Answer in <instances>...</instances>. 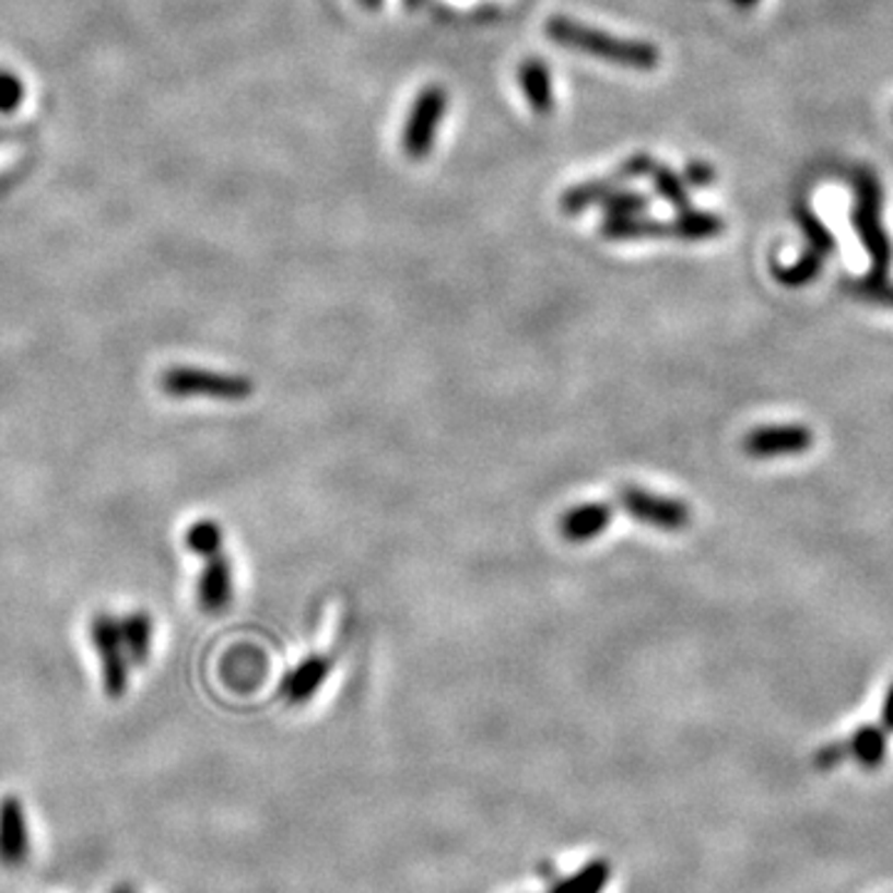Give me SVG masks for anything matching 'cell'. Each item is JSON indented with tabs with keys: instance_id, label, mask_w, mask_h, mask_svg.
<instances>
[{
	"instance_id": "27",
	"label": "cell",
	"mask_w": 893,
	"mask_h": 893,
	"mask_svg": "<svg viewBox=\"0 0 893 893\" xmlns=\"http://www.w3.org/2000/svg\"><path fill=\"white\" fill-rule=\"evenodd\" d=\"M653 167H656V164H653L648 154H638V156H631V160L623 164L619 174L623 179H633V177H641V174H650Z\"/></svg>"
},
{
	"instance_id": "13",
	"label": "cell",
	"mask_w": 893,
	"mask_h": 893,
	"mask_svg": "<svg viewBox=\"0 0 893 893\" xmlns=\"http://www.w3.org/2000/svg\"><path fill=\"white\" fill-rule=\"evenodd\" d=\"M601 234L609 242H646V238H668L670 226L646 216H609L603 221Z\"/></svg>"
},
{
	"instance_id": "21",
	"label": "cell",
	"mask_w": 893,
	"mask_h": 893,
	"mask_svg": "<svg viewBox=\"0 0 893 893\" xmlns=\"http://www.w3.org/2000/svg\"><path fill=\"white\" fill-rule=\"evenodd\" d=\"M797 221L799 226H802V232L807 236V248H814L822 256H829L832 251H836V238L832 236V232L822 224V219H819L812 209L809 207H797Z\"/></svg>"
},
{
	"instance_id": "7",
	"label": "cell",
	"mask_w": 893,
	"mask_h": 893,
	"mask_svg": "<svg viewBox=\"0 0 893 893\" xmlns=\"http://www.w3.org/2000/svg\"><path fill=\"white\" fill-rule=\"evenodd\" d=\"M814 435L812 430L799 425H762L750 430L742 439L744 455L754 459H772L785 455H802L812 449Z\"/></svg>"
},
{
	"instance_id": "9",
	"label": "cell",
	"mask_w": 893,
	"mask_h": 893,
	"mask_svg": "<svg viewBox=\"0 0 893 893\" xmlns=\"http://www.w3.org/2000/svg\"><path fill=\"white\" fill-rule=\"evenodd\" d=\"M613 521V502H586L571 506L559 519V531L568 544H591Z\"/></svg>"
},
{
	"instance_id": "19",
	"label": "cell",
	"mask_w": 893,
	"mask_h": 893,
	"mask_svg": "<svg viewBox=\"0 0 893 893\" xmlns=\"http://www.w3.org/2000/svg\"><path fill=\"white\" fill-rule=\"evenodd\" d=\"M824 259L814 248H807L802 254V259L795 261L791 266H779V263H772V273H775V279L782 285H789V289H799V285H807L812 283L819 273L824 269Z\"/></svg>"
},
{
	"instance_id": "6",
	"label": "cell",
	"mask_w": 893,
	"mask_h": 893,
	"mask_svg": "<svg viewBox=\"0 0 893 893\" xmlns=\"http://www.w3.org/2000/svg\"><path fill=\"white\" fill-rule=\"evenodd\" d=\"M447 113V92L445 87H425L414 99L410 109L408 125H404L402 144L410 160H425L435 146V134L442 125V117Z\"/></svg>"
},
{
	"instance_id": "11",
	"label": "cell",
	"mask_w": 893,
	"mask_h": 893,
	"mask_svg": "<svg viewBox=\"0 0 893 893\" xmlns=\"http://www.w3.org/2000/svg\"><path fill=\"white\" fill-rule=\"evenodd\" d=\"M336 658L330 653H310L306 660H301L281 683V695L289 700L291 705H306L330 675Z\"/></svg>"
},
{
	"instance_id": "16",
	"label": "cell",
	"mask_w": 893,
	"mask_h": 893,
	"mask_svg": "<svg viewBox=\"0 0 893 893\" xmlns=\"http://www.w3.org/2000/svg\"><path fill=\"white\" fill-rule=\"evenodd\" d=\"M725 232L722 216L710 214V211H690L683 209L680 216H675L670 224V236L680 238V242H705Z\"/></svg>"
},
{
	"instance_id": "5",
	"label": "cell",
	"mask_w": 893,
	"mask_h": 893,
	"mask_svg": "<svg viewBox=\"0 0 893 893\" xmlns=\"http://www.w3.org/2000/svg\"><path fill=\"white\" fill-rule=\"evenodd\" d=\"M90 641L95 648L99 666H103V688L105 693L119 700L130 685V656L119 633V619L113 613H95L90 623Z\"/></svg>"
},
{
	"instance_id": "30",
	"label": "cell",
	"mask_w": 893,
	"mask_h": 893,
	"mask_svg": "<svg viewBox=\"0 0 893 893\" xmlns=\"http://www.w3.org/2000/svg\"><path fill=\"white\" fill-rule=\"evenodd\" d=\"M109 893H137V889L132 886V883L122 881V883H115V886L109 889Z\"/></svg>"
},
{
	"instance_id": "14",
	"label": "cell",
	"mask_w": 893,
	"mask_h": 893,
	"mask_svg": "<svg viewBox=\"0 0 893 893\" xmlns=\"http://www.w3.org/2000/svg\"><path fill=\"white\" fill-rule=\"evenodd\" d=\"M119 633H122V643L130 656L132 666H144L152 653V615L146 611H132L119 619Z\"/></svg>"
},
{
	"instance_id": "29",
	"label": "cell",
	"mask_w": 893,
	"mask_h": 893,
	"mask_svg": "<svg viewBox=\"0 0 893 893\" xmlns=\"http://www.w3.org/2000/svg\"><path fill=\"white\" fill-rule=\"evenodd\" d=\"M881 727L886 732H893V683L886 690V697H883L881 705Z\"/></svg>"
},
{
	"instance_id": "17",
	"label": "cell",
	"mask_w": 893,
	"mask_h": 893,
	"mask_svg": "<svg viewBox=\"0 0 893 893\" xmlns=\"http://www.w3.org/2000/svg\"><path fill=\"white\" fill-rule=\"evenodd\" d=\"M611 881V863L606 859H594L571 877L556 881L549 893H603Z\"/></svg>"
},
{
	"instance_id": "31",
	"label": "cell",
	"mask_w": 893,
	"mask_h": 893,
	"mask_svg": "<svg viewBox=\"0 0 893 893\" xmlns=\"http://www.w3.org/2000/svg\"><path fill=\"white\" fill-rule=\"evenodd\" d=\"M735 3H738L740 8H752V5H757V0H735Z\"/></svg>"
},
{
	"instance_id": "2",
	"label": "cell",
	"mask_w": 893,
	"mask_h": 893,
	"mask_svg": "<svg viewBox=\"0 0 893 893\" xmlns=\"http://www.w3.org/2000/svg\"><path fill=\"white\" fill-rule=\"evenodd\" d=\"M854 191L856 207L851 211V224L871 259V271L867 275H871V279H886L893 263V246L881 221L883 191L877 174L869 169H856Z\"/></svg>"
},
{
	"instance_id": "20",
	"label": "cell",
	"mask_w": 893,
	"mask_h": 893,
	"mask_svg": "<svg viewBox=\"0 0 893 893\" xmlns=\"http://www.w3.org/2000/svg\"><path fill=\"white\" fill-rule=\"evenodd\" d=\"M842 289L849 296L859 301L877 303V306L893 308V283L886 279H871V275H861V279H844Z\"/></svg>"
},
{
	"instance_id": "1",
	"label": "cell",
	"mask_w": 893,
	"mask_h": 893,
	"mask_svg": "<svg viewBox=\"0 0 893 893\" xmlns=\"http://www.w3.org/2000/svg\"><path fill=\"white\" fill-rule=\"evenodd\" d=\"M544 31L551 38V43L561 45V48L594 55V58L613 62V66L631 68V70H656L660 66V52L656 45L615 38V35L611 33L574 23L564 15L549 17Z\"/></svg>"
},
{
	"instance_id": "15",
	"label": "cell",
	"mask_w": 893,
	"mask_h": 893,
	"mask_svg": "<svg viewBox=\"0 0 893 893\" xmlns=\"http://www.w3.org/2000/svg\"><path fill=\"white\" fill-rule=\"evenodd\" d=\"M519 82L533 113H551V107H554V87H551V75L544 62L539 58L524 60L519 68Z\"/></svg>"
},
{
	"instance_id": "26",
	"label": "cell",
	"mask_w": 893,
	"mask_h": 893,
	"mask_svg": "<svg viewBox=\"0 0 893 893\" xmlns=\"http://www.w3.org/2000/svg\"><path fill=\"white\" fill-rule=\"evenodd\" d=\"M846 760H849V754H846L844 740L842 742H829V744H824V748H819L814 752V767L822 769V772L839 767V764L846 762Z\"/></svg>"
},
{
	"instance_id": "32",
	"label": "cell",
	"mask_w": 893,
	"mask_h": 893,
	"mask_svg": "<svg viewBox=\"0 0 893 893\" xmlns=\"http://www.w3.org/2000/svg\"><path fill=\"white\" fill-rule=\"evenodd\" d=\"M380 3H383V0H363V5H367V8H380Z\"/></svg>"
},
{
	"instance_id": "22",
	"label": "cell",
	"mask_w": 893,
	"mask_h": 893,
	"mask_svg": "<svg viewBox=\"0 0 893 893\" xmlns=\"http://www.w3.org/2000/svg\"><path fill=\"white\" fill-rule=\"evenodd\" d=\"M187 547L189 551H195L197 556L204 559L209 554H214V551L224 549V531H221L214 519H201L189 527Z\"/></svg>"
},
{
	"instance_id": "12",
	"label": "cell",
	"mask_w": 893,
	"mask_h": 893,
	"mask_svg": "<svg viewBox=\"0 0 893 893\" xmlns=\"http://www.w3.org/2000/svg\"><path fill=\"white\" fill-rule=\"evenodd\" d=\"M846 754L863 769H879L883 760H886L889 750V735L883 727L861 725L844 740Z\"/></svg>"
},
{
	"instance_id": "8",
	"label": "cell",
	"mask_w": 893,
	"mask_h": 893,
	"mask_svg": "<svg viewBox=\"0 0 893 893\" xmlns=\"http://www.w3.org/2000/svg\"><path fill=\"white\" fill-rule=\"evenodd\" d=\"M31 859V826L21 797L0 799V867L21 869Z\"/></svg>"
},
{
	"instance_id": "4",
	"label": "cell",
	"mask_w": 893,
	"mask_h": 893,
	"mask_svg": "<svg viewBox=\"0 0 893 893\" xmlns=\"http://www.w3.org/2000/svg\"><path fill=\"white\" fill-rule=\"evenodd\" d=\"M613 504H619L633 521L660 531H683L693 521L690 506L683 500L656 494L650 490H643V486H623L615 494Z\"/></svg>"
},
{
	"instance_id": "18",
	"label": "cell",
	"mask_w": 893,
	"mask_h": 893,
	"mask_svg": "<svg viewBox=\"0 0 893 893\" xmlns=\"http://www.w3.org/2000/svg\"><path fill=\"white\" fill-rule=\"evenodd\" d=\"M619 181H623V177H611V179H603V181H586V184H578V187H571L564 197H561V209L566 211V214H578V211H586L588 207L594 204H601L606 197H611L615 187H619Z\"/></svg>"
},
{
	"instance_id": "24",
	"label": "cell",
	"mask_w": 893,
	"mask_h": 893,
	"mask_svg": "<svg viewBox=\"0 0 893 893\" xmlns=\"http://www.w3.org/2000/svg\"><path fill=\"white\" fill-rule=\"evenodd\" d=\"M601 207L606 211V219L609 216H633L643 214L650 207V201L643 195H631V191H615V195L606 197L601 201Z\"/></svg>"
},
{
	"instance_id": "23",
	"label": "cell",
	"mask_w": 893,
	"mask_h": 893,
	"mask_svg": "<svg viewBox=\"0 0 893 893\" xmlns=\"http://www.w3.org/2000/svg\"><path fill=\"white\" fill-rule=\"evenodd\" d=\"M650 177H653V184H656L658 195L666 199L670 207H675L680 211L688 209V189H685L683 179H680L675 172H670L668 167H660V164H656L650 172Z\"/></svg>"
},
{
	"instance_id": "28",
	"label": "cell",
	"mask_w": 893,
	"mask_h": 893,
	"mask_svg": "<svg viewBox=\"0 0 893 893\" xmlns=\"http://www.w3.org/2000/svg\"><path fill=\"white\" fill-rule=\"evenodd\" d=\"M685 177H688L690 184H697V187H705V184H710V181L715 179V172H713L710 164L695 162V164H688Z\"/></svg>"
},
{
	"instance_id": "25",
	"label": "cell",
	"mask_w": 893,
	"mask_h": 893,
	"mask_svg": "<svg viewBox=\"0 0 893 893\" xmlns=\"http://www.w3.org/2000/svg\"><path fill=\"white\" fill-rule=\"evenodd\" d=\"M23 103V82L8 72H0V113H11Z\"/></svg>"
},
{
	"instance_id": "3",
	"label": "cell",
	"mask_w": 893,
	"mask_h": 893,
	"mask_svg": "<svg viewBox=\"0 0 893 893\" xmlns=\"http://www.w3.org/2000/svg\"><path fill=\"white\" fill-rule=\"evenodd\" d=\"M162 390L172 398H211L224 402H244L256 385L248 375L207 371V367L174 365L162 375Z\"/></svg>"
},
{
	"instance_id": "10",
	"label": "cell",
	"mask_w": 893,
	"mask_h": 893,
	"mask_svg": "<svg viewBox=\"0 0 893 893\" xmlns=\"http://www.w3.org/2000/svg\"><path fill=\"white\" fill-rule=\"evenodd\" d=\"M197 598L199 606L207 613H221L232 603L234 598V576L232 564L224 554V549L214 551V554L204 556V568H201L197 581Z\"/></svg>"
}]
</instances>
